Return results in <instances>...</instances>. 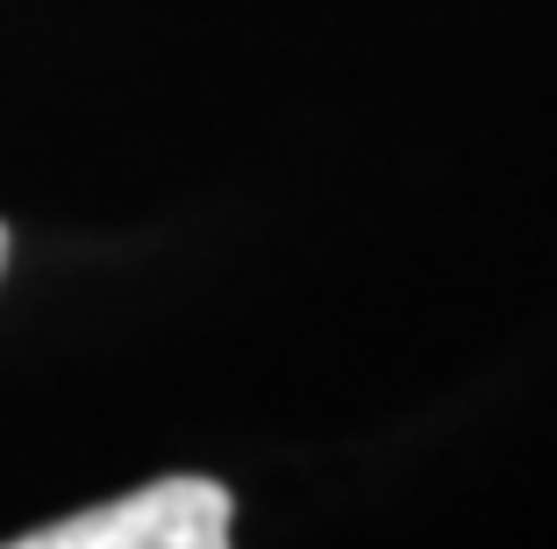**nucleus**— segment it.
<instances>
[{
  "label": "nucleus",
  "instance_id": "1",
  "mask_svg": "<svg viewBox=\"0 0 557 549\" xmlns=\"http://www.w3.org/2000/svg\"><path fill=\"white\" fill-rule=\"evenodd\" d=\"M230 514H236L230 485L180 471V478L136 485L108 507H86V514L15 535V549H222L236 528Z\"/></svg>",
  "mask_w": 557,
  "mask_h": 549
},
{
  "label": "nucleus",
  "instance_id": "2",
  "mask_svg": "<svg viewBox=\"0 0 557 549\" xmlns=\"http://www.w3.org/2000/svg\"><path fill=\"white\" fill-rule=\"evenodd\" d=\"M0 272H8V228H0Z\"/></svg>",
  "mask_w": 557,
  "mask_h": 549
}]
</instances>
